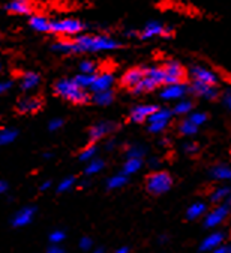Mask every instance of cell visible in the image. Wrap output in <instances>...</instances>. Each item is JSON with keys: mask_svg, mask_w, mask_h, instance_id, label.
Segmentation results:
<instances>
[{"mask_svg": "<svg viewBox=\"0 0 231 253\" xmlns=\"http://www.w3.org/2000/svg\"><path fill=\"white\" fill-rule=\"evenodd\" d=\"M72 44H74V54L111 51L120 47V42L108 35H87V34H80L74 37Z\"/></svg>", "mask_w": 231, "mask_h": 253, "instance_id": "1", "label": "cell"}, {"mask_svg": "<svg viewBox=\"0 0 231 253\" xmlns=\"http://www.w3.org/2000/svg\"><path fill=\"white\" fill-rule=\"evenodd\" d=\"M54 90L59 97H62L66 101H71L74 104H86L90 101V95L86 89L80 87L74 80L71 79H62L56 83Z\"/></svg>", "mask_w": 231, "mask_h": 253, "instance_id": "2", "label": "cell"}, {"mask_svg": "<svg viewBox=\"0 0 231 253\" xmlns=\"http://www.w3.org/2000/svg\"><path fill=\"white\" fill-rule=\"evenodd\" d=\"M87 29V26L78 18H57L50 20V34L63 37V38H74Z\"/></svg>", "mask_w": 231, "mask_h": 253, "instance_id": "3", "label": "cell"}, {"mask_svg": "<svg viewBox=\"0 0 231 253\" xmlns=\"http://www.w3.org/2000/svg\"><path fill=\"white\" fill-rule=\"evenodd\" d=\"M173 185V178L168 172H164V170H159V172H153L147 176V181H146V188L147 192L155 195V196H159V195H164L167 193L168 190L171 188Z\"/></svg>", "mask_w": 231, "mask_h": 253, "instance_id": "4", "label": "cell"}, {"mask_svg": "<svg viewBox=\"0 0 231 253\" xmlns=\"http://www.w3.org/2000/svg\"><path fill=\"white\" fill-rule=\"evenodd\" d=\"M140 40L149 41L155 37H162V38H170L173 37V27L164 26L159 21H149L141 30H140Z\"/></svg>", "mask_w": 231, "mask_h": 253, "instance_id": "5", "label": "cell"}, {"mask_svg": "<svg viewBox=\"0 0 231 253\" xmlns=\"http://www.w3.org/2000/svg\"><path fill=\"white\" fill-rule=\"evenodd\" d=\"M228 212H230V198L227 201H224L221 205H218L215 210H212L210 212H206L204 226L206 228H216L227 218Z\"/></svg>", "mask_w": 231, "mask_h": 253, "instance_id": "6", "label": "cell"}, {"mask_svg": "<svg viewBox=\"0 0 231 253\" xmlns=\"http://www.w3.org/2000/svg\"><path fill=\"white\" fill-rule=\"evenodd\" d=\"M162 68H164V73H165L164 84L179 83L186 76V71H185L183 65H182V63H179L177 60H168Z\"/></svg>", "mask_w": 231, "mask_h": 253, "instance_id": "7", "label": "cell"}, {"mask_svg": "<svg viewBox=\"0 0 231 253\" xmlns=\"http://www.w3.org/2000/svg\"><path fill=\"white\" fill-rule=\"evenodd\" d=\"M188 90L204 100H216L219 95V90L216 89L215 84H206V83H200V82H192V84L188 87Z\"/></svg>", "mask_w": 231, "mask_h": 253, "instance_id": "8", "label": "cell"}, {"mask_svg": "<svg viewBox=\"0 0 231 253\" xmlns=\"http://www.w3.org/2000/svg\"><path fill=\"white\" fill-rule=\"evenodd\" d=\"M188 93V86L182 82L179 83H170L165 84L162 92H161V98L167 100V101H174V100H180Z\"/></svg>", "mask_w": 231, "mask_h": 253, "instance_id": "9", "label": "cell"}, {"mask_svg": "<svg viewBox=\"0 0 231 253\" xmlns=\"http://www.w3.org/2000/svg\"><path fill=\"white\" fill-rule=\"evenodd\" d=\"M116 130H117V124L110 122V121H104V122H99V124L92 126L90 131H89V137L92 142H96V140H101L105 136L114 133Z\"/></svg>", "mask_w": 231, "mask_h": 253, "instance_id": "10", "label": "cell"}, {"mask_svg": "<svg viewBox=\"0 0 231 253\" xmlns=\"http://www.w3.org/2000/svg\"><path fill=\"white\" fill-rule=\"evenodd\" d=\"M191 77L194 82H200V83H206V84H216L218 83V76L204 68V67H198V65H194L189 71Z\"/></svg>", "mask_w": 231, "mask_h": 253, "instance_id": "11", "label": "cell"}, {"mask_svg": "<svg viewBox=\"0 0 231 253\" xmlns=\"http://www.w3.org/2000/svg\"><path fill=\"white\" fill-rule=\"evenodd\" d=\"M158 109V106L155 104H140V106H135L134 109L131 110L129 113V119L131 122L134 124H141L144 121H147V118Z\"/></svg>", "mask_w": 231, "mask_h": 253, "instance_id": "12", "label": "cell"}, {"mask_svg": "<svg viewBox=\"0 0 231 253\" xmlns=\"http://www.w3.org/2000/svg\"><path fill=\"white\" fill-rule=\"evenodd\" d=\"M114 83V76L111 73H102L95 77L90 90L92 92H104V90H110L111 86Z\"/></svg>", "mask_w": 231, "mask_h": 253, "instance_id": "13", "label": "cell"}, {"mask_svg": "<svg viewBox=\"0 0 231 253\" xmlns=\"http://www.w3.org/2000/svg\"><path fill=\"white\" fill-rule=\"evenodd\" d=\"M144 77V68H131V70H128L123 76H122V79H120V84L123 86V87H134L141 79Z\"/></svg>", "mask_w": 231, "mask_h": 253, "instance_id": "14", "label": "cell"}, {"mask_svg": "<svg viewBox=\"0 0 231 253\" xmlns=\"http://www.w3.org/2000/svg\"><path fill=\"white\" fill-rule=\"evenodd\" d=\"M5 9L15 15H30L32 14V3L29 0H11L6 3Z\"/></svg>", "mask_w": 231, "mask_h": 253, "instance_id": "15", "label": "cell"}, {"mask_svg": "<svg viewBox=\"0 0 231 253\" xmlns=\"http://www.w3.org/2000/svg\"><path fill=\"white\" fill-rule=\"evenodd\" d=\"M29 26L39 34H50V18L42 14H30Z\"/></svg>", "mask_w": 231, "mask_h": 253, "instance_id": "16", "label": "cell"}, {"mask_svg": "<svg viewBox=\"0 0 231 253\" xmlns=\"http://www.w3.org/2000/svg\"><path fill=\"white\" fill-rule=\"evenodd\" d=\"M35 217V208L32 207H26V208H21L18 212H15L14 218H12V225L15 228H21V226H27L30 221Z\"/></svg>", "mask_w": 231, "mask_h": 253, "instance_id": "17", "label": "cell"}, {"mask_svg": "<svg viewBox=\"0 0 231 253\" xmlns=\"http://www.w3.org/2000/svg\"><path fill=\"white\" fill-rule=\"evenodd\" d=\"M41 107H42V101H41L39 98H35V97L23 98V100H20L18 104H17V109H18V112H21V113H35V112H38Z\"/></svg>", "mask_w": 231, "mask_h": 253, "instance_id": "18", "label": "cell"}, {"mask_svg": "<svg viewBox=\"0 0 231 253\" xmlns=\"http://www.w3.org/2000/svg\"><path fill=\"white\" fill-rule=\"evenodd\" d=\"M224 238H225V235H224L222 232H213V234L207 235V237L203 240L200 249H201L203 252H210V250H213L215 247L221 246V244L224 243Z\"/></svg>", "mask_w": 231, "mask_h": 253, "instance_id": "19", "label": "cell"}, {"mask_svg": "<svg viewBox=\"0 0 231 253\" xmlns=\"http://www.w3.org/2000/svg\"><path fill=\"white\" fill-rule=\"evenodd\" d=\"M39 83H41L39 74L33 73V71H27V73H24L23 77H21V87H23L24 90H32V89H35V87L39 86Z\"/></svg>", "mask_w": 231, "mask_h": 253, "instance_id": "20", "label": "cell"}, {"mask_svg": "<svg viewBox=\"0 0 231 253\" xmlns=\"http://www.w3.org/2000/svg\"><path fill=\"white\" fill-rule=\"evenodd\" d=\"M206 212H207V207H206L204 202H195V204H192V205L188 208L186 217H188L189 220H197V218L203 217Z\"/></svg>", "mask_w": 231, "mask_h": 253, "instance_id": "21", "label": "cell"}, {"mask_svg": "<svg viewBox=\"0 0 231 253\" xmlns=\"http://www.w3.org/2000/svg\"><path fill=\"white\" fill-rule=\"evenodd\" d=\"M156 87H158V84L152 79H149V77L144 76L134 87H132V92H134L135 95H138V93H144V92H152Z\"/></svg>", "mask_w": 231, "mask_h": 253, "instance_id": "22", "label": "cell"}, {"mask_svg": "<svg viewBox=\"0 0 231 253\" xmlns=\"http://www.w3.org/2000/svg\"><path fill=\"white\" fill-rule=\"evenodd\" d=\"M210 176L213 179H216V181H227L231 176V169H230L228 165H224V163L222 165H218V166L212 168Z\"/></svg>", "mask_w": 231, "mask_h": 253, "instance_id": "23", "label": "cell"}, {"mask_svg": "<svg viewBox=\"0 0 231 253\" xmlns=\"http://www.w3.org/2000/svg\"><path fill=\"white\" fill-rule=\"evenodd\" d=\"M143 166V158H126V163L123 165V175H132L141 169Z\"/></svg>", "mask_w": 231, "mask_h": 253, "instance_id": "24", "label": "cell"}, {"mask_svg": "<svg viewBox=\"0 0 231 253\" xmlns=\"http://www.w3.org/2000/svg\"><path fill=\"white\" fill-rule=\"evenodd\" d=\"M144 76L152 79L158 86L164 84V79H165V73L164 68L161 67H150V68H144Z\"/></svg>", "mask_w": 231, "mask_h": 253, "instance_id": "25", "label": "cell"}, {"mask_svg": "<svg viewBox=\"0 0 231 253\" xmlns=\"http://www.w3.org/2000/svg\"><path fill=\"white\" fill-rule=\"evenodd\" d=\"M92 100L98 106H110L114 101V93L111 90H104V92H95Z\"/></svg>", "mask_w": 231, "mask_h": 253, "instance_id": "26", "label": "cell"}, {"mask_svg": "<svg viewBox=\"0 0 231 253\" xmlns=\"http://www.w3.org/2000/svg\"><path fill=\"white\" fill-rule=\"evenodd\" d=\"M53 51L59 54H74V44L72 40H60L56 44H53Z\"/></svg>", "mask_w": 231, "mask_h": 253, "instance_id": "27", "label": "cell"}, {"mask_svg": "<svg viewBox=\"0 0 231 253\" xmlns=\"http://www.w3.org/2000/svg\"><path fill=\"white\" fill-rule=\"evenodd\" d=\"M228 198H230V187H227V185H222V187L215 188L213 192H212V195H210V199L215 204H222Z\"/></svg>", "mask_w": 231, "mask_h": 253, "instance_id": "28", "label": "cell"}, {"mask_svg": "<svg viewBox=\"0 0 231 253\" xmlns=\"http://www.w3.org/2000/svg\"><path fill=\"white\" fill-rule=\"evenodd\" d=\"M171 118H173V110H170V109H156L149 118H147V121H149V124L150 122H156V121H171Z\"/></svg>", "mask_w": 231, "mask_h": 253, "instance_id": "29", "label": "cell"}, {"mask_svg": "<svg viewBox=\"0 0 231 253\" xmlns=\"http://www.w3.org/2000/svg\"><path fill=\"white\" fill-rule=\"evenodd\" d=\"M95 77H96V74H86V73H80V74H78V76H75L72 80H74L80 87H83V89H90V86H92V83H93Z\"/></svg>", "mask_w": 231, "mask_h": 253, "instance_id": "30", "label": "cell"}, {"mask_svg": "<svg viewBox=\"0 0 231 253\" xmlns=\"http://www.w3.org/2000/svg\"><path fill=\"white\" fill-rule=\"evenodd\" d=\"M18 136V131L14 128H3L0 130V145H9L12 143Z\"/></svg>", "mask_w": 231, "mask_h": 253, "instance_id": "31", "label": "cell"}, {"mask_svg": "<svg viewBox=\"0 0 231 253\" xmlns=\"http://www.w3.org/2000/svg\"><path fill=\"white\" fill-rule=\"evenodd\" d=\"M87 168H86V175H96L104 169V160H99V158H92L90 162H87Z\"/></svg>", "mask_w": 231, "mask_h": 253, "instance_id": "32", "label": "cell"}, {"mask_svg": "<svg viewBox=\"0 0 231 253\" xmlns=\"http://www.w3.org/2000/svg\"><path fill=\"white\" fill-rule=\"evenodd\" d=\"M126 182H128V175L119 173V175H114V176H110V178H108V181H107V187H108L110 190H114V188H120V187H123Z\"/></svg>", "mask_w": 231, "mask_h": 253, "instance_id": "33", "label": "cell"}, {"mask_svg": "<svg viewBox=\"0 0 231 253\" xmlns=\"http://www.w3.org/2000/svg\"><path fill=\"white\" fill-rule=\"evenodd\" d=\"M179 131H180V134H183V136H194V134H197V131H198V126L194 125L189 119H185V121H182L180 125H179Z\"/></svg>", "mask_w": 231, "mask_h": 253, "instance_id": "34", "label": "cell"}, {"mask_svg": "<svg viewBox=\"0 0 231 253\" xmlns=\"http://www.w3.org/2000/svg\"><path fill=\"white\" fill-rule=\"evenodd\" d=\"M192 106H194L192 101H189V100H180L176 104L173 113H176V115H189L192 112Z\"/></svg>", "mask_w": 231, "mask_h": 253, "instance_id": "35", "label": "cell"}, {"mask_svg": "<svg viewBox=\"0 0 231 253\" xmlns=\"http://www.w3.org/2000/svg\"><path fill=\"white\" fill-rule=\"evenodd\" d=\"M96 151H98L96 145H89V146H86V148L80 152V160H81V162H90L92 158H95Z\"/></svg>", "mask_w": 231, "mask_h": 253, "instance_id": "36", "label": "cell"}, {"mask_svg": "<svg viewBox=\"0 0 231 253\" xmlns=\"http://www.w3.org/2000/svg\"><path fill=\"white\" fill-rule=\"evenodd\" d=\"M168 124H170V121H156V122H150V124H149V131H150V133H155V134L162 133V131L168 126Z\"/></svg>", "mask_w": 231, "mask_h": 253, "instance_id": "37", "label": "cell"}, {"mask_svg": "<svg viewBox=\"0 0 231 253\" xmlns=\"http://www.w3.org/2000/svg\"><path fill=\"white\" fill-rule=\"evenodd\" d=\"M146 149L143 146H138V145H134V146H131L128 148L126 151V158H143Z\"/></svg>", "mask_w": 231, "mask_h": 253, "instance_id": "38", "label": "cell"}, {"mask_svg": "<svg viewBox=\"0 0 231 253\" xmlns=\"http://www.w3.org/2000/svg\"><path fill=\"white\" fill-rule=\"evenodd\" d=\"M74 185H75V178L74 176H66V178H63L60 181L57 190H59L60 193H63V192H68V190H71Z\"/></svg>", "mask_w": 231, "mask_h": 253, "instance_id": "39", "label": "cell"}, {"mask_svg": "<svg viewBox=\"0 0 231 253\" xmlns=\"http://www.w3.org/2000/svg\"><path fill=\"white\" fill-rule=\"evenodd\" d=\"M194 125L197 126H201L206 121H207V115L203 113V112H195V113H189V118H188Z\"/></svg>", "mask_w": 231, "mask_h": 253, "instance_id": "40", "label": "cell"}, {"mask_svg": "<svg viewBox=\"0 0 231 253\" xmlns=\"http://www.w3.org/2000/svg\"><path fill=\"white\" fill-rule=\"evenodd\" d=\"M80 71L81 73H86V74H95V71H96L95 62H92V60H83L80 63Z\"/></svg>", "mask_w": 231, "mask_h": 253, "instance_id": "41", "label": "cell"}, {"mask_svg": "<svg viewBox=\"0 0 231 253\" xmlns=\"http://www.w3.org/2000/svg\"><path fill=\"white\" fill-rule=\"evenodd\" d=\"M65 238H66V234H65L63 231H54V232L50 234V241H51L53 244H59V243H62Z\"/></svg>", "mask_w": 231, "mask_h": 253, "instance_id": "42", "label": "cell"}, {"mask_svg": "<svg viewBox=\"0 0 231 253\" xmlns=\"http://www.w3.org/2000/svg\"><path fill=\"white\" fill-rule=\"evenodd\" d=\"M63 124H65V121H63L62 118H54V119H51L50 124H48V130H50V131L60 130L62 126H63Z\"/></svg>", "mask_w": 231, "mask_h": 253, "instance_id": "43", "label": "cell"}, {"mask_svg": "<svg viewBox=\"0 0 231 253\" xmlns=\"http://www.w3.org/2000/svg\"><path fill=\"white\" fill-rule=\"evenodd\" d=\"M92 246H93V241L90 240V237H83L80 240V247L83 250H89V249H92Z\"/></svg>", "mask_w": 231, "mask_h": 253, "instance_id": "44", "label": "cell"}, {"mask_svg": "<svg viewBox=\"0 0 231 253\" xmlns=\"http://www.w3.org/2000/svg\"><path fill=\"white\" fill-rule=\"evenodd\" d=\"M183 149H185L186 154H195V152H198V145L194 143V142H189V143H186L183 146Z\"/></svg>", "mask_w": 231, "mask_h": 253, "instance_id": "45", "label": "cell"}, {"mask_svg": "<svg viewBox=\"0 0 231 253\" xmlns=\"http://www.w3.org/2000/svg\"><path fill=\"white\" fill-rule=\"evenodd\" d=\"M222 103H224V106H225L227 109L231 107V92H230V90H225V92H224Z\"/></svg>", "mask_w": 231, "mask_h": 253, "instance_id": "46", "label": "cell"}, {"mask_svg": "<svg viewBox=\"0 0 231 253\" xmlns=\"http://www.w3.org/2000/svg\"><path fill=\"white\" fill-rule=\"evenodd\" d=\"M212 253H231V249H230V246L221 244V246L215 247V249L212 250Z\"/></svg>", "mask_w": 231, "mask_h": 253, "instance_id": "47", "label": "cell"}, {"mask_svg": "<svg viewBox=\"0 0 231 253\" xmlns=\"http://www.w3.org/2000/svg\"><path fill=\"white\" fill-rule=\"evenodd\" d=\"M12 87V82H0V95Z\"/></svg>", "mask_w": 231, "mask_h": 253, "instance_id": "48", "label": "cell"}, {"mask_svg": "<svg viewBox=\"0 0 231 253\" xmlns=\"http://www.w3.org/2000/svg\"><path fill=\"white\" fill-rule=\"evenodd\" d=\"M47 253H65V250L59 244H53L50 249H47Z\"/></svg>", "mask_w": 231, "mask_h": 253, "instance_id": "49", "label": "cell"}, {"mask_svg": "<svg viewBox=\"0 0 231 253\" xmlns=\"http://www.w3.org/2000/svg\"><path fill=\"white\" fill-rule=\"evenodd\" d=\"M6 190H8V182L3 181V179H0V195L6 193Z\"/></svg>", "mask_w": 231, "mask_h": 253, "instance_id": "50", "label": "cell"}, {"mask_svg": "<svg viewBox=\"0 0 231 253\" xmlns=\"http://www.w3.org/2000/svg\"><path fill=\"white\" fill-rule=\"evenodd\" d=\"M50 187H51V182L50 181H45V182L41 184V190H42V192H45V190H48Z\"/></svg>", "mask_w": 231, "mask_h": 253, "instance_id": "51", "label": "cell"}, {"mask_svg": "<svg viewBox=\"0 0 231 253\" xmlns=\"http://www.w3.org/2000/svg\"><path fill=\"white\" fill-rule=\"evenodd\" d=\"M116 146V142L114 140H111V142H108L107 145H105V148H107V151H111L113 148Z\"/></svg>", "mask_w": 231, "mask_h": 253, "instance_id": "52", "label": "cell"}, {"mask_svg": "<svg viewBox=\"0 0 231 253\" xmlns=\"http://www.w3.org/2000/svg\"><path fill=\"white\" fill-rule=\"evenodd\" d=\"M158 163H159L158 158H152V160H150V166H153V168H156V166H158Z\"/></svg>", "mask_w": 231, "mask_h": 253, "instance_id": "53", "label": "cell"}, {"mask_svg": "<svg viewBox=\"0 0 231 253\" xmlns=\"http://www.w3.org/2000/svg\"><path fill=\"white\" fill-rule=\"evenodd\" d=\"M129 250H128V247H120L116 253H128Z\"/></svg>", "mask_w": 231, "mask_h": 253, "instance_id": "54", "label": "cell"}, {"mask_svg": "<svg viewBox=\"0 0 231 253\" xmlns=\"http://www.w3.org/2000/svg\"><path fill=\"white\" fill-rule=\"evenodd\" d=\"M92 253H105V252H104V249H95Z\"/></svg>", "mask_w": 231, "mask_h": 253, "instance_id": "55", "label": "cell"}, {"mask_svg": "<svg viewBox=\"0 0 231 253\" xmlns=\"http://www.w3.org/2000/svg\"><path fill=\"white\" fill-rule=\"evenodd\" d=\"M0 71H2V60H0Z\"/></svg>", "mask_w": 231, "mask_h": 253, "instance_id": "56", "label": "cell"}]
</instances>
